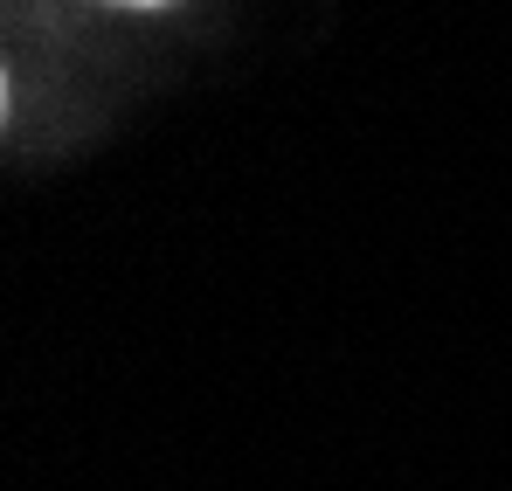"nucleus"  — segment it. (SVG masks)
<instances>
[{
    "label": "nucleus",
    "mask_w": 512,
    "mask_h": 491,
    "mask_svg": "<svg viewBox=\"0 0 512 491\" xmlns=\"http://www.w3.org/2000/svg\"><path fill=\"white\" fill-rule=\"evenodd\" d=\"M111 7H167V0H111Z\"/></svg>",
    "instance_id": "f257e3e1"
},
{
    "label": "nucleus",
    "mask_w": 512,
    "mask_h": 491,
    "mask_svg": "<svg viewBox=\"0 0 512 491\" xmlns=\"http://www.w3.org/2000/svg\"><path fill=\"white\" fill-rule=\"evenodd\" d=\"M0 111H7V70H0Z\"/></svg>",
    "instance_id": "f03ea898"
}]
</instances>
